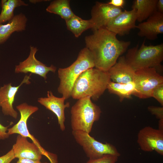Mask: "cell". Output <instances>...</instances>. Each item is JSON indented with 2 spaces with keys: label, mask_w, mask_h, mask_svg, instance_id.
Masks as SVG:
<instances>
[{
  "label": "cell",
  "mask_w": 163,
  "mask_h": 163,
  "mask_svg": "<svg viewBox=\"0 0 163 163\" xmlns=\"http://www.w3.org/2000/svg\"><path fill=\"white\" fill-rule=\"evenodd\" d=\"M85 38L86 47L94 57L95 68L107 72L127 49L130 41L119 40L106 27L93 31Z\"/></svg>",
  "instance_id": "cell-1"
},
{
  "label": "cell",
  "mask_w": 163,
  "mask_h": 163,
  "mask_svg": "<svg viewBox=\"0 0 163 163\" xmlns=\"http://www.w3.org/2000/svg\"><path fill=\"white\" fill-rule=\"evenodd\" d=\"M110 80L107 72L89 69L82 73L75 81L71 97L78 100L90 96L93 100L97 101L107 89Z\"/></svg>",
  "instance_id": "cell-2"
},
{
  "label": "cell",
  "mask_w": 163,
  "mask_h": 163,
  "mask_svg": "<svg viewBox=\"0 0 163 163\" xmlns=\"http://www.w3.org/2000/svg\"><path fill=\"white\" fill-rule=\"evenodd\" d=\"M95 66L93 56L86 47L79 52L76 60L69 66L59 68L58 76L60 80L58 92L66 100L71 97L74 83L83 72Z\"/></svg>",
  "instance_id": "cell-3"
},
{
  "label": "cell",
  "mask_w": 163,
  "mask_h": 163,
  "mask_svg": "<svg viewBox=\"0 0 163 163\" xmlns=\"http://www.w3.org/2000/svg\"><path fill=\"white\" fill-rule=\"evenodd\" d=\"M145 40L140 47L139 44L129 49L125 57L127 62L136 71L145 68H154L157 70L162 68L163 44L145 45Z\"/></svg>",
  "instance_id": "cell-4"
},
{
  "label": "cell",
  "mask_w": 163,
  "mask_h": 163,
  "mask_svg": "<svg viewBox=\"0 0 163 163\" xmlns=\"http://www.w3.org/2000/svg\"><path fill=\"white\" fill-rule=\"evenodd\" d=\"M101 111L94 103L90 96L78 100L71 110V126L72 131H82L90 133L94 122L98 121Z\"/></svg>",
  "instance_id": "cell-5"
},
{
  "label": "cell",
  "mask_w": 163,
  "mask_h": 163,
  "mask_svg": "<svg viewBox=\"0 0 163 163\" xmlns=\"http://www.w3.org/2000/svg\"><path fill=\"white\" fill-rule=\"evenodd\" d=\"M72 134L76 142L82 148L89 159L100 158L104 155L110 154L119 157L120 155L113 145L97 141L89 133L82 131H72Z\"/></svg>",
  "instance_id": "cell-6"
},
{
  "label": "cell",
  "mask_w": 163,
  "mask_h": 163,
  "mask_svg": "<svg viewBox=\"0 0 163 163\" xmlns=\"http://www.w3.org/2000/svg\"><path fill=\"white\" fill-rule=\"evenodd\" d=\"M133 82L136 89L134 95L140 98H147L151 97L155 88L163 84V77L155 68H145L135 71Z\"/></svg>",
  "instance_id": "cell-7"
},
{
  "label": "cell",
  "mask_w": 163,
  "mask_h": 163,
  "mask_svg": "<svg viewBox=\"0 0 163 163\" xmlns=\"http://www.w3.org/2000/svg\"><path fill=\"white\" fill-rule=\"evenodd\" d=\"M137 142L141 149L145 152L155 151L163 155V131L150 126L141 129L137 135Z\"/></svg>",
  "instance_id": "cell-8"
},
{
  "label": "cell",
  "mask_w": 163,
  "mask_h": 163,
  "mask_svg": "<svg viewBox=\"0 0 163 163\" xmlns=\"http://www.w3.org/2000/svg\"><path fill=\"white\" fill-rule=\"evenodd\" d=\"M38 50L36 47L30 46L28 57L15 66V72L24 74L30 72L38 75L43 77L45 80L47 78L46 75L49 72L55 73L56 69V66L53 65L47 66L36 58L35 54Z\"/></svg>",
  "instance_id": "cell-9"
},
{
  "label": "cell",
  "mask_w": 163,
  "mask_h": 163,
  "mask_svg": "<svg viewBox=\"0 0 163 163\" xmlns=\"http://www.w3.org/2000/svg\"><path fill=\"white\" fill-rule=\"evenodd\" d=\"M122 11L121 8L108 4L96 2L91 11V21L93 31L106 27L114 18Z\"/></svg>",
  "instance_id": "cell-10"
},
{
  "label": "cell",
  "mask_w": 163,
  "mask_h": 163,
  "mask_svg": "<svg viewBox=\"0 0 163 163\" xmlns=\"http://www.w3.org/2000/svg\"><path fill=\"white\" fill-rule=\"evenodd\" d=\"M12 149L15 158L18 159L27 158L40 161L42 155H46L47 152L40 145L30 142L27 137L19 134Z\"/></svg>",
  "instance_id": "cell-11"
},
{
  "label": "cell",
  "mask_w": 163,
  "mask_h": 163,
  "mask_svg": "<svg viewBox=\"0 0 163 163\" xmlns=\"http://www.w3.org/2000/svg\"><path fill=\"white\" fill-rule=\"evenodd\" d=\"M30 75H26L18 85L12 86L11 83L4 85L0 88V107L3 113L16 119L18 113L13 107L16 94L19 88L23 84H30Z\"/></svg>",
  "instance_id": "cell-12"
},
{
  "label": "cell",
  "mask_w": 163,
  "mask_h": 163,
  "mask_svg": "<svg viewBox=\"0 0 163 163\" xmlns=\"http://www.w3.org/2000/svg\"><path fill=\"white\" fill-rule=\"evenodd\" d=\"M137 16L136 10H125L112 19L106 28L120 36L128 34L130 30L136 28Z\"/></svg>",
  "instance_id": "cell-13"
},
{
  "label": "cell",
  "mask_w": 163,
  "mask_h": 163,
  "mask_svg": "<svg viewBox=\"0 0 163 163\" xmlns=\"http://www.w3.org/2000/svg\"><path fill=\"white\" fill-rule=\"evenodd\" d=\"M16 107L20 114V118L16 124L8 129V134L10 136L18 134L29 138L33 142L40 145L38 140L30 133L27 125L28 119L31 115L38 110V107L36 106L29 105L26 103L20 104Z\"/></svg>",
  "instance_id": "cell-14"
},
{
  "label": "cell",
  "mask_w": 163,
  "mask_h": 163,
  "mask_svg": "<svg viewBox=\"0 0 163 163\" xmlns=\"http://www.w3.org/2000/svg\"><path fill=\"white\" fill-rule=\"evenodd\" d=\"M66 99L63 97H58L55 96L51 91H48L47 97L38 98L37 101L56 116L60 129L62 131L65 130V124L66 117L65 109L70 107L69 102L65 104Z\"/></svg>",
  "instance_id": "cell-15"
},
{
  "label": "cell",
  "mask_w": 163,
  "mask_h": 163,
  "mask_svg": "<svg viewBox=\"0 0 163 163\" xmlns=\"http://www.w3.org/2000/svg\"><path fill=\"white\" fill-rule=\"evenodd\" d=\"M136 28L139 29L138 36L154 40L158 35L163 33V13L156 11L146 21L139 23Z\"/></svg>",
  "instance_id": "cell-16"
},
{
  "label": "cell",
  "mask_w": 163,
  "mask_h": 163,
  "mask_svg": "<svg viewBox=\"0 0 163 163\" xmlns=\"http://www.w3.org/2000/svg\"><path fill=\"white\" fill-rule=\"evenodd\" d=\"M107 72L112 82L126 84L133 82L135 71L127 62L125 57L123 56L119 57Z\"/></svg>",
  "instance_id": "cell-17"
},
{
  "label": "cell",
  "mask_w": 163,
  "mask_h": 163,
  "mask_svg": "<svg viewBox=\"0 0 163 163\" xmlns=\"http://www.w3.org/2000/svg\"><path fill=\"white\" fill-rule=\"evenodd\" d=\"M27 21L26 16L20 13L14 16L6 24H0V44L5 43L12 33L25 30Z\"/></svg>",
  "instance_id": "cell-18"
},
{
  "label": "cell",
  "mask_w": 163,
  "mask_h": 163,
  "mask_svg": "<svg viewBox=\"0 0 163 163\" xmlns=\"http://www.w3.org/2000/svg\"><path fill=\"white\" fill-rule=\"evenodd\" d=\"M158 0H135L132 5V9L136 10L137 21L141 22L147 20L157 10Z\"/></svg>",
  "instance_id": "cell-19"
},
{
  "label": "cell",
  "mask_w": 163,
  "mask_h": 163,
  "mask_svg": "<svg viewBox=\"0 0 163 163\" xmlns=\"http://www.w3.org/2000/svg\"><path fill=\"white\" fill-rule=\"evenodd\" d=\"M107 89L111 94L117 95L120 102L125 98H130L132 95H134L136 89L133 82L126 84L116 83L110 80L107 86Z\"/></svg>",
  "instance_id": "cell-20"
},
{
  "label": "cell",
  "mask_w": 163,
  "mask_h": 163,
  "mask_svg": "<svg viewBox=\"0 0 163 163\" xmlns=\"http://www.w3.org/2000/svg\"><path fill=\"white\" fill-rule=\"evenodd\" d=\"M46 11L60 16L66 21L75 15L70 5V1L55 0L51 2L46 9Z\"/></svg>",
  "instance_id": "cell-21"
},
{
  "label": "cell",
  "mask_w": 163,
  "mask_h": 163,
  "mask_svg": "<svg viewBox=\"0 0 163 163\" xmlns=\"http://www.w3.org/2000/svg\"><path fill=\"white\" fill-rule=\"evenodd\" d=\"M1 4L2 10L0 14V24L9 21L13 18L16 8L28 5L21 0H2Z\"/></svg>",
  "instance_id": "cell-22"
},
{
  "label": "cell",
  "mask_w": 163,
  "mask_h": 163,
  "mask_svg": "<svg viewBox=\"0 0 163 163\" xmlns=\"http://www.w3.org/2000/svg\"><path fill=\"white\" fill-rule=\"evenodd\" d=\"M66 22L67 29L76 37L85 30L91 29L92 27L90 19L84 20L75 14Z\"/></svg>",
  "instance_id": "cell-23"
},
{
  "label": "cell",
  "mask_w": 163,
  "mask_h": 163,
  "mask_svg": "<svg viewBox=\"0 0 163 163\" xmlns=\"http://www.w3.org/2000/svg\"><path fill=\"white\" fill-rule=\"evenodd\" d=\"M118 157L115 155L106 154L98 158L89 159L86 163H116Z\"/></svg>",
  "instance_id": "cell-24"
},
{
  "label": "cell",
  "mask_w": 163,
  "mask_h": 163,
  "mask_svg": "<svg viewBox=\"0 0 163 163\" xmlns=\"http://www.w3.org/2000/svg\"><path fill=\"white\" fill-rule=\"evenodd\" d=\"M151 97L155 98L162 106H163V84L155 88L152 91Z\"/></svg>",
  "instance_id": "cell-25"
},
{
  "label": "cell",
  "mask_w": 163,
  "mask_h": 163,
  "mask_svg": "<svg viewBox=\"0 0 163 163\" xmlns=\"http://www.w3.org/2000/svg\"><path fill=\"white\" fill-rule=\"evenodd\" d=\"M148 110L153 115H155L157 118L159 120L163 119V107L153 106L148 107Z\"/></svg>",
  "instance_id": "cell-26"
},
{
  "label": "cell",
  "mask_w": 163,
  "mask_h": 163,
  "mask_svg": "<svg viewBox=\"0 0 163 163\" xmlns=\"http://www.w3.org/2000/svg\"><path fill=\"white\" fill-rule=\"evenodd\" d=\"M15 158L13 150L11 149L7 153L0 156V163H10Z\"/></svg>",
  "instance_id": "cell-27"
},
{
  "label": "cell",
  "mask_w": 163,
  "mask_h": 163,
  "mask_svg": "<svg viewBox=\"0 0 163 163\" xmlns=\"http://www.w3.org/2000/svg\"><path fill=\"white\" fill-rule=\"evenodd\" d=\"M8 130V126H5L0 123V140H4L9 137Z\"/></svg>",
  "instance_id": "cell-28"
},
{
  "label": "cell",
  "mask_w": 163,
  "mask_h": 163,
  "mask_svg": "<svg viewBox=\"0 0 163 163\" xmlns=\"http://www.w3.org/2000/svg\"><path fill=\"white\" fill-rule=\"evenodd\" d=\"M125 2L124 0H111L107 3L114 7L121 8H123Z\"/></svg>",
  "instance_id": "cell-29"
},
{
  "label": "cell",
  "mask_w": 163,
  "mask_h": 163,
  "mask_svg": "<svg viewBox=\"0 0 163 163\" xmlns=\"http://www.w3.org/2000/svg\"><path fill=\"white\" fill-rule=\"evenodd\" d=\"M18 159L16 163H42L40 161L27 158H20Z\"/></svg>",
  "instance_id": "cell-30"
},
{
  "label": "cell",
  "mask_w": 163,
  "mask_h": 163,
  "mask_svg": "<svg viewBox=\"0 0 163 163\" xmlns=\"http://www.w3.org/2000/svg\"><path fill=\"white\" fill-rule=\"evenodd\" d=\"M157 10L163 13V0H158L156 6Z\"/></svg>",
  "instance_id": "cell-31"
},
{
  "label": "cell",
  "mask_w": 163,
  "mask_h": 163,
  "mask_svg": "<svg viewBox=\"0 0 163 163\" xmlns=\"http://www.w3.org/2000/svg\"><path fill=\"white\" fill-rule=\"evenodd\" d=\"M158 129L163 131V119L159 120Z\"/></svg>",
  "instance_id": "cell-32"
},
{
  "label": "cell",
  "mask_w": 163,
  "mask_h": 163,
  "mask_svg": "<svg viewBox=\"0 0 163 163\" xmlns=\"http://www.w3.org/2000/svg\"><path fill=\"white\" fill-rule=\"evenodd\" d=\"M42 163H48L47 162H42Z\"/></svg>",
  "instance_id": "cell-33"
}]
</instances>
